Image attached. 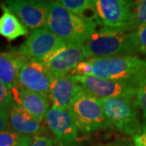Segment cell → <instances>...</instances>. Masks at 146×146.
<instances>
[{
    "label": "cell",
    "instance_id": "6da1fadb",
    "mask_svg": "<svg viewBox=\"0 0 146 146\" xmlns=\"http://www.w3.org/2000/svg\"><path fill=\"white\" fill-rule=\"evenodd\" d=\"M98 24L69 11L58 1H50L44 29L63 40L67 46H82L97 30Z\"/></svg>",
    "mask_w": 146,
    "mask_h": 146
},
{
    "label": "cell",
    "instance_id": "7a4b0ae2",
    "mask_svg": "<svg viewBox=\"0 0 146 146\" xmlns=\"http://www.w3.org/2000/svg\"><path fill=\"white\" fill-rule=\"evenodd\" d=\"M88 59L137 55L133 33L100 28L82 45Z\"/></svg>",
    "mask_w": 146,
    "mask_h": 146
},
{
    "label": "cell",
    "instance_id": "3957f363",
    "mask_svg": "<svg viewBox=\"0 0 146 146\" xmlns=\"http://www.w3.org/2000/svg\"><path fill=\"white\" fill-rule=\"evenodd\" d=\"M93 76L138 85L146 76V59L136 55L89 58Z\"/></svg>",
    "mask_w": 146,
    "mask_h": 146
},
{
    "label": "cell",
    "instance_id": "277c9868",
    "mask_svg": "<svg viewBox=\"0 0 146 146\" xmlns=\"http://www.w3.org/2000/svg\"><path fill=\"white\" fill-rule=\"evenodd\" d=\"M100 102L105 117L112 127L131 137L140 132L142 123L136 98H102Z\"/></svg>",
    "mask_w": 146,
    "mask_h": 146
},
{
    "label": "cell",
    "instance_id": "5b68a950",
    "mask_svg": "<svg viewBox=\"0 0 146 146\" xmlns=\"http://www.w3.org/2000/svg\"><path fill=\"white\" fill-rule=\"evenodd\" d=\"M69 109L77 129L84 133L112 127L105 117L100 99L85 92L81 86Z\"/></svg>",
    "mask_w": 146,
    "mask_h": 146
},
{
    "label": "cell",
    "instance_id": "8992f818",
    "mask_svg": "<svg viewBox=\"0 0 146 146\" xmlns=\"http://www.w3.org/2000/svg\"><path fill=\"white\" fill-rule=\"evenodd\" d=\"M131 7V1L94 0L98 25L112 30L124 33L136 30Z\"/></svg>",
    "mask_w": 146,
    "mask_h": 146
},
{
    "label": "cell",
    "instance_id": "52a82bcc",
    "mask_svg": "<svg viewBox=\"0 0 146 146\" xmlns=\"http://www.w3.org/2000/svg\"><path fill=\"white\" fill-rule=\"evenodd\" d=\"M76 82L88 94L98 99L112 98H135L137 86L114 80L103 79L96 76H74Z\"/></svg>",
    "mask_w": 146,
    "mask_h": 146
},
{
    "label": "cell",
    "instance_id": "ba28073f",
    "mask_svg": "<svg viewBox=\"0 0 146 146\" xmlns=\"http://www.w3.org/2000/svg\"><path fill=\"white\" fill-rule=\"evenodd\" d=\"M0 5L15 15L31 33L46 26L49 7L48 1L7 0Z\"/></svg>",
    "mask_w": 146,
    "mask_h": 146
},
{
    "label": "cell",
    "instance_id": "9c48e42d",
    "mask_svg": "<svg viewBox=\"0 0 146 146\" xmlns=\"http://www.w3.org/2000/svg\"><path fill=\"white\" fill-rule=\"evenodd\" d=\"M54 77L43 61L26 58L18 74V87L49 98Z\"/></svg>",
    "mask_w": 146,
    "mask_h": 146
},
{
    "label": "cell",
    "instance_id": "30bf717a",
    "mask_svg": "<svg viewBox=\"0 0 146 146\" xmlns=\"http://www.w3.org/2000/svg\"><path fill=\"white\" fill-rule=\"evenodd\" d=\"M63 40L46 29L34 30L17 50L28 58L43 61L56 50L66 46Z\"/></svg>",
    "mask_w": 146,
    "mask_h": 146
},
{
    "label": "cell",
    "instance_id": "8fae6325",
    "mask_svg": "<svg viewBox=\"0 0 146 146\" xmlns=\"http://www.w3.org/2000/svg\"><path fill=\"white\" fill-rule=\"evenodd\" d=\"M49 129L62 146H73L76 142L78 129L70 109L52 106L45 117Z\"/></svg>",
    "mask_w": 146,
    "mask_h": 146
},
{
    "label": "cell",
    "instance_id": "7c38bea8",
    "mask_svg": "<svg viewBox=\"0 0 146 146\" xmlns=\"http://www.w3.org/2000/svg\"><path fill=\"white\" fill-rule=\"evenodd\" d=\"M82 46H66L43 60L54 79L69 74L79 63L87 60Z\"/></svg>",
    "mask_w": 146,
    "mask_h": 146
},
{
    "label": "cell",
    "instance_id": "4fadbf2b",
    "mask_svg": "<svg viewBox=\"0 0 146 146\" xmlns=\"http://www.w3.org/2000/svg\"><path fill=\"white\" fill-rule=\"evenodd\" d=\"M80 89L75 76L66 74L53 80L49 94V99L51 101L52 106L57 107L69 109Z\"/></svg>",
    "mask_w": 146,
    "mask_h": 146
},
{
    "label": "cell",
    "instance_id": "5bb4252c",
    "mask_svg": "<svg viewBox=\"0 0 146 146\" xmlns=\"http://www.w3.org/2000/svg\"><path fill=\"white\" fill-rule=\"evenodd\" d=\"M8 127L10 130L32 136H36L43 130L42 121L30 115L16 102L9 109Z\"/></svg>",
    "mask_w": 146,
    "mask_h": 146
},
{
    "label": "cell",
    "instance_id": "9a60e30c",
    "mask_svg": "<svg viewBox=\"0 0 146 146\" xmlns=\"http://www.w3.org/2000/svg\"><path fill=\"white\" fill-rule=\"evenodd\" d=\"M14 100L30 115L42 121L50 109V99L46 96L18 87L12 91Z\"/></svg>",
    "mask_w": 146,
    "mask_h": 146
},
{
    "label": "cell",
    "instance_id": "2e32d148",
    "mask_svg": "<svg viewBox=\"0 0 146 146\" xmlns=\"http://www.w3.org/2000/svg\"><path fill=\"white\" fill-rule=\"evenodd\" d=\"M25 58L18 50L0 51V80L11 92L17 88L18 74Z\"/></svg>",
    "mask_w": 146,
    "mask_h": 146
},
{
    "label": "cell",
    "instance_id": "e0dca14e",
    "mask_svg": "<svg viewBox=\"0 0 146 146\" xmlns=\"http://www.w3.org/2000/svg\"><path fill=\"white\" fill-rule=\"evenodd\" d=\"M1 7L3 10V13L0 16V35L9 42L28 35L29 30L18 18L4 7L1 6Z\"/></svg>",
    "mask_w": 146,
    "mask_h": 146
},
{
    "label": "cell",
    "instance_id": "ac0fdd59",
    "mask_svg": "<svg viewBox=\"0 0 146 146\" xmlns=\"http://www.w3.org/2000/svg\"><path fill=\"white\" fill-rule=\"evenodd\" d=\"M58 3L69 11L85 19H89L85 15L86 12L95 13L94 0H58Z\"/></svg>",
    "mask_w": 146,
    "mask_h": 146
},
{
    "label": "cell",
    "instance_id": "d6986e66",
    "mask_svg": "<svg viewBox=\"0 0 146 146\" xmlns=\"http://www.w3.org/2000/svg\"><path fill=\"white\" fill-rule=\"evenodd\" d=\"M33 137L7 129L0 132V146H29Z\"/></svg>",
    "mask_w": 146,
    "mask_h": 146
},
{
    "label": "cell",
    "instance_id": "ffe728a7",
    "mask_svg": "<svg viewBox=\"0 0 146 146\" xmlns=\"http://www.w3.org/2000/svg\"><path fill=\"white\" fill-rule=\"evenodd\" d=\"M131 10L136 29L146 25V0L131 1Z\"/></svg>",
    "mask_w": 146,
    "mask_h": 146
},
{
    "label": "cell",
    "instance_id": "44dd1931",
    "mask_svg": "<svg viewBox=\"0 0 146 146\" xmlns=\"http://www.w3.org/2000/svg\"><path fill=\"white\" fill-rule=\"evenodd\" d=\"M132 33L137 55H146V25L139 27Z\"/></svg>",
    "mask_w": 146,
    "mask_h": 146
},
{
    "label": "cell",
    "instance_id": "7402d4cb",
    "mask_svg": "<svg viewBox=\"0 0 146 146\" xmlns=\"http://www.w3.org/2000/svg\"><path fill=\"white\" fill-rule=\"evenodd\" d=\"M136 102L139 109L143 112V118L146 120V76L137 85Z\"/></svg>",
    "mask_w": 146,
    "mask_h": 146
},
{
    "label": "cell",
    "instance_id": "603a6c76",
    "mask_svg": "<svg viewBox=\"0 0 146 146\" xmlns=\"http://www.w3.org/2000/svg\"><path fill=\"white\" fill-rule=\"evenodd\" d=\"M14 103L12 92L0 80V108L9 110Z\"/></svg>",
    "mask_w": 146,
    "mask_h": 146
},
{
    "label": "cell",
    "instance_id": "cb8c5ba5",
    "mask_svg": "<svg viewBox=\"0 0 146 146\" xmlns=\"http://www.w3.org/2000/svg\"><path fill=\"white\" fill-rule=\"evenodd\" d=\"M72 76H92L91 72V65L89 59L79 63L70 72Z\"/></svg>",
    "mask_w": 146,
    "mask_h": 146
},
{
    "label": "cell",
    "instance_id": "d4e9b609",
    "mask_svg": "<svg viewBox=\"0 0 146 146\" xmlns=\"http://www.w3.org/2000/svg\"><path fill=\"white\" fill-rule=\"evenodd\" d=\"M135 146H146V120L141 124V129L138 134L132 136Z\"/></svg>",
    "mask_w": 146,
    "mask_h": 146
},
{
    "label": "cell",
    "instance_id": "484cf974",
    "mask_svg": "<svg viewBox=\"0 0 146 146\" xmlns=\"http://www.w3.org/2000/svg\"><path fill=\"white\" fill-rule=\"evenodd\" d=\"M29 146H54L53 140L43 136H34Z\"/></svg>",
    "mask_w": 146,
    "mask_h": 146
},
{
    "label": "cell",
    "instance_id": "4316f807",
    "mask_svg": "<svg viewBox=\"0 0 146 146\" xmlns=\"http://www.w3.org/2000/svg\"><path fill=\"white\" fill-rule=\"evenodd\" d=\"M9 110L0 108V132L8 129Z\"/></svg>",
    "mask_w": 146,
    "mask_h": 146
},
{
    "label": "cell",
    "instance_id": "83f0119b",
    "mask_svg": "<svg viewBox=\"0 0 146 146\" xmlns=\"http://www.w3.org/2000/svg\"><path fill=\"white\" fill-rule=\"evenodd\" d=\"M104 146H135L134 144H132L130 141H117L112 143L107 144Z\"/></svg>",
    "mask_w": 146,
    "mask_h": 146
}]
</instances>
